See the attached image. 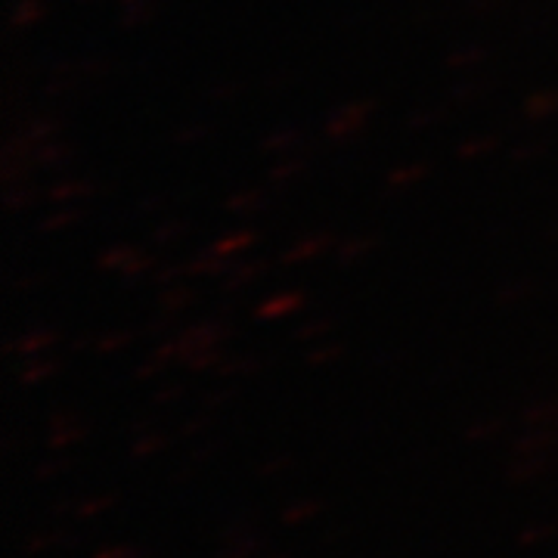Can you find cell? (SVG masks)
I'll list each match as a JSON object with an SVG mask.
<instances>
[{"label": "cell", "mask_w": 558, "mask_h": 558, "mask_svg": "<svg viewBox=\"0 0 558 558\" xmlns=\"http://www.w3.org/2000/svg\"><path fill=\"white\" fill-rule=\"evenodd\" d=\"M556 534V527H549V524H534V527H527V531H521L519 543L524 549H534L539 543H546V539Z\"/></svg>", "instance_id": "3957f363"}, {"label": "cell", "mask_w": 558, "mask_h": 558, "mask_svg": "<svg viewBox=\"0 0 558 558\" xmlns=\"http://www.w3.org/2000/svg\"><path fill=\"white\" fill-rule=\"evenodd\" d=\"M314 512H317V506H314V502H307V506H292V509H286V512H282V521H286V524H299V521L311 519Z\"/></svg>", "instance_id": "5b68a950"}, {"label": "cell", "mask_w": 558, "mask_h": 558, "mask_svg": "<svg viewBox=\"0 0 558 558\" xmlns=\"http://www.w3.org/2000/svg\"><path fill=\"white\" fill-rule=\"evenodd\" d=\"M106 506H109L106 499H100V502H87V506H81L78 515H81V519H90V515H97V512H102Z\"/></svg>", "instance_id": "8992f818"}, {"label": "cell", "mask_w": 558, "mask_h": 558, "mask_svg": "<svg viewBox=\"0 0 558 558\" xmlns=\"http://www.w3.org/2000/svg\"><path fill=\"white\" fill-rule=\"evenodd\" d=\"M260 546H264V539L255 537V534H245V537H236V539H230V543H223L218 558H252V556H258Z\"/></svg>", "instance_id": "6da1fadb"}, {"label": "cell", "mask_w": 558, "mask_h": 558, "mask_svg": "<svg viewBox=\"0 0 558 558\" xmlns=\"http://www.w3.org/2000/svg\"><path fill=\"white\" fill-rule=\"evenodd\" d=\"M267 558H292L289 553H274V556H267Z\"/></svg>", "instance_id": "52a82bcc"}, {"label": "cell", "mask_w": 558, "mask_h": 558, "mask_svg": "<svg viewBox=\"0 0 558 558\" xmlns=\"http://www.w3.org/2000/svg\"><path fill=\"white\" fill-rule=\"evenodd\" d=\"M90 558H146V549L131 543H112V546H100Z\"/></svg>", "instance_id": "7a4b0ae2"}, {"label": "cell", "mask_w": 558, "mask_h": 558, "mask_svg": "<svg viewBox=\"0 0 558 558\" xmlns=\"http://www.w3.org/2000/svg\"><path fill=\"white\" fill-rule=\"evenodd\" d=\"M62 543V534L60 537H50V534H38V537H28L22 543V553L25 556H38V553H47V549H57Z\"/></svg>", "instance_id": "277c9868"}]
</instances>
